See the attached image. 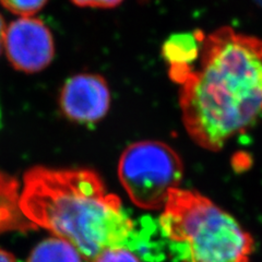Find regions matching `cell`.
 <instances>
[{"mask_svg": "<svg viewBox=\"0 0 262 262\" xmlns=\"http://www.w3.org/2000/svg\"><path fill=\"white\" fill-rule=\"evenodd\" d=\"M20 206L31 222L69 242L88 262L115 248L147 262L165 258L163 243L153 241L159 222L145 216L136 223L93 169L32 167L23 176Z\"/></svg>", "mask_w": 262, "mask_h": 262, "instance_id": "6da1fadb", "label": "cell"}, {"mask_svg": "<svg viewBox=\"0 0 262 262\" xmlns=\"http://www.w3.org/2000/svg\"><path fill=\"white\" fill-rule=\"evenodd\" d=\"M4 52L15 70L36 73L46 69L54 59V35L42 20L20 16L7 27Z\"/></svg>", "mask_w": 262, "mask_h": 262, "instance_id": "5b68a950", "label": "cell"}, {"mask_svg": "<svg viewBox=\"0 0 262 262\" xmlns=\"http://www.w3.org/2000/svg\"><path fill=\"white\" fill-rule=\"evenodd\" d=\"M20 199L19 180L0 169V235L9 232L28 233L38 228L24 215Z\"/></svg>", "mask_w": 262, "mask_h": 262, "instance_id": "52a82bcc", "label": "cell"}, {"mask_svg": "<svg viewBox=\"0 0 262 262\" xmlns=\"http://www.w3.org/2000/svg\"><path fill=\"white\" fill-rule=\"evenodd\" d=\"M70 2L81 8H100V9H111L117 7L124 0H70Z\"/></svg>", "mask_w": 262, "mask_h": 262, "instance_id": "7c38bea8", "label": "cell"}, {"mask_svg": "<svg viewBox=\"0 0 262 262\" xmlns=\"http://www.w3.org/2000/svg\"><path fill=\"white\" fill-rule=\"evenodd\" d=\"M3 127V114H2V107H0V130Z\"/></svg>", "mask_w": 262, "mask_h": 262, "instance_id": "9a60e30c", "label": "cell"}, {"mask_svg": "<svg viewBox=\"0 0 262 262\" xmlns=\"http://www.w3.org/2000/svg\"><path fill=\"white\" fill-rule=\"evenodd\" d=\"M93 262H141L133 251L125 248L106 249L98 255Z\"/></svg>", "mask_w": 262, "mask_h": 262, "instance_id": "8fae6325", "label": "cell"}, {"mask_svg": "<svg viewBox=\"0 0 262 262\" xmlns=\"http://www.w3.org/2000/svg\"><path fill=\"white\" fill-rule=\"evenodd\" d=\"M0 262H15V259L12 253L0 248Z\"/></svg>", "mask_w": 262, "mask_h": 262, "instance_id": "5bb4252c", "label": "cell"}, {"mask_svg": "<svg viewBox=\"0 0 262 262\" xmlns=\"http://www.w3.org/2000/svg\"><path fill=\"white\" fill-rule=\"evenodd\" d=\"M6 31H7V24L5 22L4 16L0 14V55H2V53L4 52Z\"/></svg>", "mask_w": 262, "mask_h": 262, "instance_id": "4fadbf2b", "label": "cell"}, {"mask_svg": "<svg viewBox=\"0 0 262 262\" xmlns=\"http://www.w3.org/2000/svg\"><path fill=\"white\" fill-rule=\"evenodd\" d=\"M27 262H82V257L73 245L55 236L40 242Z\"/></svg>", "mask_w": 262, "mask_h": 262, "instance_id": "9c48e42d", "label": "cell"}, {"mask_svg": "<svg viewBox=\"0 0 262 262\" xmlns=\"http://www.w3.org/2000/svg\"><path fill=\"white\" fill-rule=\"evenodd\" d=\"M159 219L174 262H248L251 236L227 212L190 190H171Z\"/></svg>", "mask_w": 262, "mask_h": 262, "instance_id": "3957f363", "label": "cell"}, {"mask_svg": "<svg viewBox=\"0 0 262 262\" xmlns=\"http://www.w3.org/2000/svg\"><path fill=\"white\" fill-rule=\"evenodd\" d=\"M180 84L184 126L219 151L262 118V39L224 27L204 37L198 67L169 75Z\"/></svg>", "mask_w": 262, "mask_h": 262, "instance_id": "7a4b0ae2", "label": "cell"}, {"mask_svg": "<svg viewBox=\"0 0 262 262\" xmlns=\"http://www.w3.org/2000/svg\"><path fill=\"white\" fill-rule=\"evenodd\" d=\"M48 0H0L5 9L19 16H33L46 6Z\"/></svg>", "mask_w": 262, "mask_h": 262, "instance_id": "30bf717a", "label": "cell"}, {"mask_svg": "<svg viewBox=\"0 0 262 262\" xmlns=\"http://www.w3.org/2000/svg\"><path fill=\"white\" fill-rule=\"evenodd\" d=\"M111 106L106 80L96 73L70 77L61 88L59 107L64 117L78 124H95L103 119Z\"/></svg>", "mask_w": 262, "mask_h": 262, "instance_id": "8992f818", "label": "cell"}, {"mask_svg": "<svg viewBox=\"0 0 262 262\" xmlns=\"http://www.w3.org/2000/svg\"><path fill=\"white\" fill-rule=\"evenodd\" d=\"M206 35L200 30L176 33L163 45L162 54L169 64V75L192 67L199 59Z\"/></svg>", "mask_w": 262, "mask_h": 262, "instance_id": "ba28073f", "label": "cell"}, {"mask_svg": "<svg viewBox=\"0 0 262 262\" xmlns=\"http://www.w3.org/2000/svg\"><path fill=\"white\" fill-rule=\"evenodd\" d=\"M183 162L171 147L160 141H139L121 154L118 176L129 198L145 210L165 207L171 190L179 188Z\"/></svg>", "mask_w": 262, "mask_h": 262, "instance_id": "277c9868", "label": "cell"}]
</instances>
